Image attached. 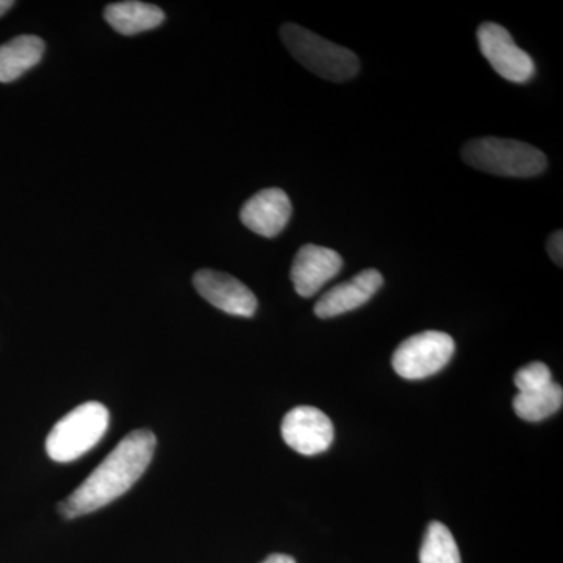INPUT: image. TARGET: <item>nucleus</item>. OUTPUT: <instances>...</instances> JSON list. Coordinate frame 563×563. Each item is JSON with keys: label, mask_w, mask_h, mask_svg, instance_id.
Returning a JSON list of instances; mask_svg holds the SVG:
<instances>
[{"label": "nucleus", "mask_w": 563, "mask_h": 563, "mask_svg": "<svg viewBox=\"0 0 563 563\" xmlns=\"http://www.w3.org/2000/svg\"><path fill=\"white\" fill-rule=\"evenodd\" d=\"M155 444L157 440L154 433L146 429L125 435L101 465L65 501L58 504V512L66 520H73L96 512L121 498L146 472Z\"/></svg>", "instance_id": "1"}, {"label": "nucleus", "mask_w": 563, "mask_h": 563, "mask_svg": "<svg viewBox=\"0 0 563 563\" xmlns=\"http://www.w3.org/2000/svg\"><path fill=\"white\" fill-rule=\"evenodd\" d=\"M462 157L466 165L479 172L520 179L539 176L548 166L547 155L531 144L495 136L468 141Z\"/></svg>", "instance_id": "2"}, {"label": "nucleus", "mask_w": 563, "mask_h": 563, "mask_svg": "<svg viewBox=\"0 0 563 563\" xmlns=\"http://www.w3.org/2000/svg\"><path fill=\"white\" fill-rule=\"evenodd\" d=\"M280 38L292 57L321 79L340 84L354 79L361 70V62L354 52L324 40L301 25L285 24L280 29Z\"/></svg>", "instance_id": "3"}, {"label": "nucleus", "mask_w": 563, "mask_h": 563, "mask_svg": "<svg viewBox=\"0 0 563 563\" xmlns=\"http://www.w3.org/2000/svg\"><path fill=\"white\" fill-rule=\"evenodd\" d=\"M109 422V409L103 404L91 401L77 406L47 435V455L60 463L77 461L101 442Z\"/></svg>", "instance_id": "4"}, {"label": "nucleus", "mask_w": 563, "mask_h": 563, "mask_svg": "<svg viewBox=\"0 0 563 563\" xmlns=\"http://www.w3.org/2000/svg\"><path fill=\"white\" fill-rule=\"evenodd\" d=\"M453 336L439 331H426L404 340L393 354L395 372L404 379L420 380L442 372L453 358Z\"/></svg>", "instance_id": "5"}, {"label": "nucleus", "mask_w": 563, "mask_h": 563, "mask_svg": "<svg viewBox=\"0 0 563 563\" xmlns=\"http://www.w3.org/2000/svg\"><path fill=\"white\" fill-rule=\"evenodd\" d=\"M477 41L492 68L512 84H526L536 76L531 55L515 43L512 35L495 22H484L477 29Z\"/></svg>", "instance_id": "6"}, {"label": "nucleus", "mask_w": 563, "mask_h": 563, "mask_svg": "<svg viewBox=\"0 0 563 563\" xmlns=\"http://www.w3.org/2000/svg\"><path fill=\"white\" fill-rule=\"evenodd\" d=\"M280 431L285 443L302 455L324 453L335 437L331 418L312 406L291 409L285 415Z\"/></svg>", "instance_id": "7"}, {"label": "nucleus", "mask_w": 563, "mask_h": 563, "mask_svg": "<svg viewBox=\"0 0 563 563\" xmlns=\"http://www.w3.org/2000/svg\"><path fill=\"white\" fill-rule=\"evenodd\" d=\"M196 290L211 306L233 317H254L257 298L242 280L214 269H199L192 277Z\"/></svg>", "instance_id": "8"}, {"label": "nucleus", "mask_w": 563, "mask_h": 563, "mask_svg": "<svg viewBox=\"0 0 563 563\" xmlns=\"http://www.w3.org/2000/svg\"><path fill=\"white\" fill-rule=\"evenodd\" d=\"M343 268L339 252L318 244H303L291 265V282L302 298H312Z\"/></svg>", "instance_id": "9"}, {"label": "nucleus", "mask_w": 563, "mask_h": 563, "mask_svg": "<svg viewBox=\"0 0 563 563\" xmlns=\"http://www.w3.org/2000/svg\"><path fill=\"white\" fill-rule=\"evenodd\" d=\"M291 213V201L287 192L280 188H266L244 203L240 220L257 235L273 239L287 228Z\"/></svg>", "instance_id": "10"}, {"label": "nucleus", "mask_w": 563, "mask_h": 563, "mask_svg": "<svg viewBox=\"0 0 563 563\" xmlns=\"http://www.w3.org/2000/svg\"><path fill=\"white\" fill-rule=\"evenodd\" d=\"M383 285V274L377 269H363L357 276L324 292L314 306V314L321 320H328V318L352 312L368 302Z\"/></svg>", "instance_id": "11"}, {"label": "nucleus", "mask_w": 563, "mask_h": 563, "mask_svg": "<svg viewBox=\"0 0 563 563\" xmlns=\"http://www.w3.org/2000/svg\"><path fill=\"white\" fill-rule=\"evenodd\" d=\"M44 55V41L35 35H21L0 46V81L20 79L33 66L38 65Z\"/></svg>", "instance_id": "12"}, {"label": "nucleus", "mask_w": 563, "mask_h": 563, "mask_svg": "<svg viewBox=\"0 0 563 563\" xmlns=\"http://www.w3.org/2000/svg\"><path fill=\"white\" fill-rule=\"evenodd\" d=\"M106 20L121 35L131 36L158 27L165 21V13L157 5L129 0L107 7Z\"/></svg>", "instance_id": "13"}, {"label": "nucleus", "mask_w": 563, "mask_h": 563, "mask_svg": "<svg viewBox=\"0 0 563 563\" xmlns=\"http://www.w3.org/2000/svg\"><path fill=\"white\" fill-rule=\"evenodd\" d=\"M563 404L561 385L551 383L540 390L518 393L514 399V410L521 420L543 421L558 413Z\"/></svg>", "instance_id": "14"}, {"label": "nucleus", "mask_w": 563, "mask_h": 563, "mask_svg": "<svg viewBox=\"0 0 563 563\" xmlns=\"http://www.w3.org/2000/svg\"><path fill=\"white\" fill-rule=\"evenodd\" d=\"M420 563H462L461 551L448 526L432 521L424 533Z\"/></svg>", "instance_id": "15"}, {"label": "nucleus", "mask_w": 563, "mask_h": 563, "mask_svg": "<svg viewBox=\"0 0 563 563\" xmlns=\"http://www.w3.org/2000/svg\"><path fill=\"white\" fill-rule=\"evenodd\" d=\"M551 383H554L553 374L542 362L529 363L515 374V385H517L518 393L540 390V388H544Z\"/></svg>", "instance_id": "16"}, {"label": "nucleus", "mask_w": 563, "mask_h": 563, "mask_svg": "<svg viewBox=\"0 0 563 563\" xmlns=\"http://www.w3.org/2000/svg\"><path fill=\"white\" fill-rule=\"evenodd\" d=\"M548 254L551 255L554 263L559 266L563 265V233L562 231H555L553 235L548 240Z\"/></svg>", "instance_id": "17"}, {"label": "nucleus", "mask_w": 563, "mask_h": 563, "mask_svg": "<svg viewBox=\"0 0 563 563\" xmlns=\"http://www.w3.org/2000/svg\"><path fill=\"white\" fill-rule=\"evenodd\" d=\"M262 563H296L295 559L291 555L287 554H272L265 559V562Z\"/></svg>", "instance_id": "18"}, {"label": "nucleus", "mask_w": 563, "mask_h": 563, "mask_svg": "<svg viewBox=\"0 0 563 563\" xmlns=\"http://www.w3.org/2000/svg\"><path fill=\"white\" fill-rule=\"evenodd\" d=\"M13 5L14 2H11V0H0V16H2L3 13H7V11H9Z\"/></svg>", "instance_id": "19"}]
</instances>
